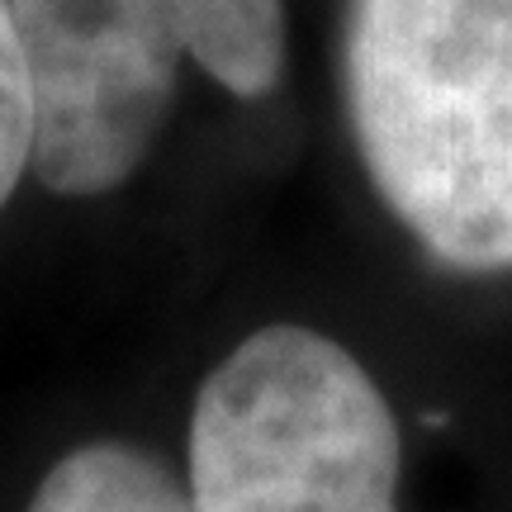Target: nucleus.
<instances>
[{
	"label": "nucleus",
	"mask_w": 512,
	"mask_h": 512,
	"mask_svg": "<svg viewBox=\"0 0 512 512\" xmlns=\"http://www.w3.org/2000/svg\"><path fill=\"white\" fill-rule=\"evenodd\" d=\"M342 81L389 214L451 271H512V0H351Z\"/></svg>",
	"instance_id": "nucleus-1"
},
{
	"label": "nucleus",
	"mask_w": 512,
	"mask_h": 512,
	"mask_svg": "<svg viewBox=\"0 0 512 512\" xmlns=\"http://www.w3.org/2000/svg\"><path fill=\"white\" fill-rule=\"evenodd\" d=\"M24 171H34V91L10 5L0 0V209L15 200Z\"/></svg>",
	"instance_id": "nucleus-5"
},
{
	"label": "nucleus",
	"mask_w": 512,
	"mask_h": 512,
	"mask_svg": "<svg viewBox=\"0 0 512 512\" xmlns=\"http://www.w3.org/2000/svg\"><path fill=\"white\" fill-rule=\"evenodd\" d=\"M29 512H195L162 460L124 441L76 446L43 475Z\"/></svg>",
	"instance_id": "nucleus-4"
},
{
	"label": "nucleus",
	"mask_w": 512,
	"mask_h": 512,
	"mask_svg": "<svg viewBox=\"0 0 512 512\" xmlns=\"http://www.w3.org/2000/svg\"><path fill=\"white\" fill-rule=\"evenodd\" d=\"M34 91V176L110 195L147 162L181 62L256 100L285 72L280 0H5Z\"/></svg>",
	"instance_id": "nucleus-2"
},
{
	"label": "nucleus",
	"mask_w": 512,
	"mask_h": 512,
	"mask_svg": "<svg viewBox=\"0 0 512 512\" xmlns=\"http://www.w3.org/2000/svg\"><path fill=\"white\" fill-rule=\"evenodd\" d=\"M190 508L399 512L394 408L323 332H252L195 394Z\"/></svg>",
	"instance_id": "nucleus-3"
}]
</instances>
